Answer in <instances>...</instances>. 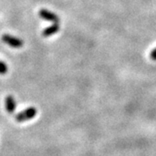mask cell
<instances>
[{"label":"cell","instance_id":"8992f818","mask_svg":"<svg viewBox=\"0 0 156 156\" xmlns=\"http://www.w3.org/2000/svg\"><path fill=\"white\" fill-rule=\"evenodd\" d=\"M8 71V67L4 62L0 61V75H5Z\"/></svg>","mask_w":156,"mask_h":156},{"label":"cell","instance_id":"277c9868","mask_svg":"<svg viewBox=\"0 0 156 156\" xmlns=\"http://www.w3.org/2000/svg\"><path fill=\"white\" fill-rule=\"evenodd\" d=\"M16 101L15 99L11 96V95H8L5 98V108L7 112H9L10 114L14 113L16 110Z\"/></svg>","mask_w":156,"mask_h":156},{"label":"cell","instance_id":"7a4b0ae2","mask_svg":"<svg viewBox=\"0 0 156 156\" xmlns=\"http://www.w3.org/2000/svg\"><path fill=\"white\" fill-rule=\"evenodd\" d=\"M2 40L4 43H5L8 45H10L11 47L13 48H21L23 44V42L21 39L15 37H12L10 35H4L2 37Z\"/></svg>","mask_w":156,"mask_h":156},{"label":"cell","instance_id":"6da1fadb","mask_svg":"<svg viewBox=\"0 0 156 156\" xmlns=\"http://www.w3.org/2000/svg\"><path fill=\"white\" fill-rule=\"evenodd\" d=\"M37 111L36 108H33V107L28 108L25 110L18 113L16 115V120L18 122H23L25 121H28V120L34 118L37 115Z\"/></svg>","mask_w":156,"mask_h":156},{"label":"cell","instance_id":"52a82bcc","mask_svg":"<svg viewBox=\"0 0 156 156\" xmlns=\"http://www.w3.org/2000/svg\"><path fill=\"white\" fill-rule=\"evenodd\" d=\"M150 58L152 59V60H154V61H156V48L154 49V50H153L152 51H151Z\"/></svg>","mask_w":156,"mask_h":156},{"label":"cell","instance_id":"5b68a950","mask_svg":"<svg viewBox=\"0 0 156 156\" xmlns=\"http://www.w3.org/2000/svg\"><path fill=\"white\" fill-rule=\"evenodd\" d=\"M59 29H60L59 24H58V23H54V24H52L50 27H48V28H46L44 30V31H43V36H44V37H50V36H52L53 34H56V32H58Z\"/></svg>","mask_w":156,"mask_h":156},{"label":"cell","instance_id":"3957f363","mask_svg":"<svg viewBox=\"0 0 156 156\" xmlns=\"http://www.w3.org/2000/svg\"><path fill=\"white\" fill-rule=\"evenodd\" d=\"M39 16L44 18L47 21H50V22H53L54 23H58L60 19L57 15H56L55 13L51 12L50 11H47L45 9H43V10H40L39 11Z\"/></svg>","mask_w":156,"mask_h":156}]
</instances>
